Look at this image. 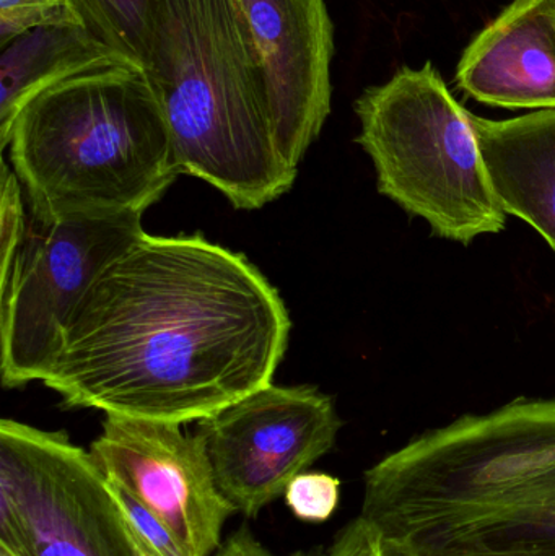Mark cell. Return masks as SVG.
Listing matches in <instances>:
<instances>
[{
  "mask_svg": "<svg viewBox=\"0 0 555 556\" xmlns=\"http://www.w3.org/2000/svg\"><path fill=\"white\" fill-rule=\"evenodd\" d=\"M289 309L248 260L201 235L143 233L78 301L45 384L65 407L185 425L273 382Z\"/></svg>",
  "mask_w": 555,
  "mask_h": 556,
  "instance_id": "obj_1",
  "label": "cell"
},
{
  "mask_svg": "<svg viewBox=\"0 0 555 556\" xmlns=\"http://www.w3.org/2000/svg\"><path fill=\"white\" fill-rule=\"evenodd\" d=\"M181 175L235 208L290 191L299 168L277 146L250 26L238 0H155L146 64Z\"/></svg>",
  "mask_w": 555,
  "mask_h": 556,
  "instance_id": "obj_2",
  "label": "cell"
},
{
  "mask_svg": "<svg viewBox=\"0 0 555 556\" xmlns=\"http://www.w3.org/2000/svg\"><path fill=\"white\" fill-rule=\"evenodd\" d=\"M33 214H142L181 173L142 65L68 78L36 94L5 139Z\"/></svg>",
  "mask_w": 555,
  "mask_h": 556,
  "instance_id": "obj_3",
  "label": "cell"
},
{
  "mask_svg": "<svg viewBox=\"0 0 555 556\" xmlns=\"http://www.w3.org/2000/svg\"><path fill=\"white\" fill-rule=\"evenodd\" d=\"M553 502L555 399H517L427 431L371 466L361 516L394 554L426 532Z\"/></svg>",
  "mask_w": 555,
  "mask_h": 556,
  "instance_id": "obj_4",
  "label": "cell"
},
{
  "mask_svg": "<svg viewBox=\"0 0 555 556\" xmlns=\"http://www.w3.org/2000/svg\"><path fill=\"white\" fill-rule=\"evenodd\" d=\"M357 143L370 156L378 191L442 240L471 244L507 224L492 188L472 114L440 72L401 67L355 100Z\"/></svg>",
  "mask_w": 555,
  "mask_h": 556,
  "instance_id": "obj_5",
  "label": "cell"
},
{
  "mask_svg": "<svg viewBox=\"0 0 555 556\" xmlns=\"http://www.w3.org/2000/svg\"><path fill=\"white\" fill-rule=\"evenodd\" d=\"M143 233L142 214L46 217L28 211L18 251L0 274L5 388L48 378L78 301Z\"/></svg>",
  "mask_w": 555,
  "mask_h": 556,
  "instance_id": "obj_6",
  "label": "cell"
},
{
  "mask_svg": "<svg viewBox=\"0 0 555 556\" xmlns=\"http://www.w3.org/2000/svg\"><path fill=\"white\" fill-rule=\"evenodd\" d=\"M0 547L15 556H137L106 479L62 431L0 421Z\"/></svg>",
  "mask_w": 555,
  "mask_h": 556,
  "instance_id": "obj_7",
  "label": "cell"
},
{
  "mask_svg": "<svg viewBox=\"0 0 555 556\" xmlns=\"http://www.w3.org/2000/svg\"><path fill=\"white\" fill-rule=\"evenodd\" d=\"M341 427L335 402L318 389L270 382L199 421L198 431L218 489L254 519L335 447Z\"/></svg>",
  "mask_w": 555,
  "mask_h": 556,
  "instance_id": "obj_8",
  "label": "cell"
},
{
  "mask_svg": "<svg viewBox=\"0 0 555 556\" xmlns=\"http://www.w3.org/2000/svg\"><path fill=\"white\" fill-rule=\"evenodd\" d=\"M182 425L106 415L90 454L104 479L139 500L188 556H212L237 515L218 489L204 437Z\"/></svg>",
  "mask_w": 555,
  "mask_h": 556,
  "instance_id": "obj_9",
  "label": "cell"
},
{
  "mask_svg": "<svg viewBox=\"0 0 555 556\" xmlns=\"http://www.w3.org/2000/svg\"><path fill=\"white\" fill-rule=\"evenodd\" d=\"M280 153L299 168L331 113L335 25L326 0H238Z\"/></svg>",
  "mask_w": 555,
  "mask_h": 556,
  "instance_id": "obj_10",
  "label": "cell"
},
{
  "mask_svg": "<svg viewBox=\"0 0 555 556\" xmlns=\"http://www.w3.org/2000/svg\"><path fill=\"white\" fill-rule=\"evenodd\" d=\"M468 97L505 110H555V0H512L456 68Z\"/></svg>",
  "mask_w": 555,
  "mask_h": 556,
  "instance_id": "obj_11",
  "label": "cell"
},
{
  "mask_svg": "<svg viewBox=\"0 0 555 556\" xmlns=\"http://www.w3.org/2000/svg\"><path fill=\"white\" fill-rule=\"evenodd\" d=\"M472 124L502 211L555 251V110L502 121L472 114Z\"/></svg>",
  "mask_w": 555,
  "mask_h": 556,
  "instance_id": "obj_12",
  "label": "cell"
},
{
  "mask_svg": "<svg viewBox=\"0 0 555 556\" xmlns=\"http://www.w3.org/2000/svg\"><path fill=\"white\" fill-rule=\"evenodd\" d=\"M137 64L77 23L46 25L13 39L0 55V142L36 94L100 68Z\"/></svg>",
  "mask_w": 555,
  "mask_h": 556,
  "instance_id": "obj_13",
  "label": "cell"
},
{
  "mask_svg": "<svg viewBox=\"0 0 555 556\" xmlns=\"http://www.w3.org/2000/svg\"><path fill=\"white\" fill-rule=\"evenodd\" d=\"M394 556H555V502L426 532Z\"/></svg>",
  "mask_w": 555,
  "mask_h": 556,
  "instance_id": "obj_14",
  "label": "cell"
},
{
  "mask_svg": "<svg viewBox=\"0 0 555 556\" xmlns=\"http://www.w3.org/2000/svg\"><path fill=\"white\" fill-rule=\"evenodd\" d=\"M87 28L146 67L152 45L155 0H75Z\"/></svg>",
  "mask_w": 555,
  "mask_h": 556,
  "instance_id": "obj_15",
  "label": "cell"
},
{
  "mask_svg": "<svg viewBox=\"0 0 555 556\" xmlns=\"http://www.w3.org/2000/svg\"><path fill=\"white\" fill-rule=\"evenodd\" d=\"M212 556H394L377 529L368 525L361 515L352 519L332 539L328 547L318 552H293L277 554L264 545L247 525L222 542Z\"/></svg>",
  "mask_w": 555,
  "mask_h": 556,
  "instance_id": "obj_16",
  "label": "cell"
},
{
  "mask_svg": "<svg viewBox=\"0 0 555 556\" xmlns=\"http://www.w3.org/2000/svg\"><path fill=\"white\" fill-rule=\"evenodd\" d=\"M85 25L75 0H0V49L46 25Z\"/></svg>",
  "mask_w": 555,
  "mask_h": 556,
  "instance_id": "obj_17",
  "label": "cell"
},
{
  "mask_svg": "<svg viewBox=\"0 0 555 556\" xmlns=\"http://www.w3.org/2000/svg\"><path fill=\"white\" fill-rule=\"evenodd\" d=\"M297 519L321 525L332 518L341 503V480L325 472L300 473L283 495Z\"/></svg>",
  "mask_w": 555,
  "mask_h": 556,
  "instance_id": "obj_18",
  "label": "cell"
},
{
  "mask_svg": "<svg viewBox=\"0 0 555 556\" xmlns=\"http://www.w3.org/2000/svg\"><path fill=\"white\" fill-rule=\"evenodd\" d=\"M108 486L126 518L134 542L140 548L156 556H188L178 541L173 538L168 528L139 500L134 498L126 490L119 489L113 483L108 482Z\"/></svg>",
  "mask_w": 555,
  "mask_h": 556,
  "instance_id": "obj_19",
  "label": "cell"
},
{
  "mask_svg": "<svg viewBox=\"0 0 555 556\" xmlns=\"http://www.w3.org/2000/svg\"><path fill=\"white\" fill-rule=\"evenodd\" d=\"M0 556H15L12 552L7 551V548L0 547Z\"/></svg>",
  "mask_w": 555,
  "mask_h": 556,
  "instance_id": "obj_20",
  "label": "cell"
},
{
  "mask_svg": "<svg viewBox=\"0 0 555 556\" xmlns=\"http://www.w3.org/2000/svg\"><path fill=\"white\" fill-rule=\"evenodd\" d=\"M134 545H136V544H134ZM137 556H155V555L146 554V552H142V551H140V548H137Z\"/></svg>",
  "mask_w": 555,
  "mask_h": 556,
  "instance_id": "obj_21",
  "label": "cell"
}]
</instances>
